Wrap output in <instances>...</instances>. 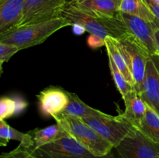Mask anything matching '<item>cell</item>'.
Instances as JSON below:
<instances>
[{
    "label": "cell",
    "instance_id": "cell-1",
    "mask_svg": "<svg viewBox=\"0 0 159 158\" xmlns=\"http://www.w3.org/2000/svg\"><path fill=\"white\" fill-rule=\"evenodd\" d=\"M66 26L69 20L61 16L47 21L16 27L0 34V42L10 43L20 50L27 49L43 43L52 34Z\"/></svg>",
    "mask_w": 159,
    "mask_h": 158
},
{
    "label": "cell",
    "instance_id": "cell-2",
    "mask_svg": "<svg viewBox=\"0 0 159 158\" xmlns=\"http://www.w3.org/2000/svg\"><path fill=\"white\" fill-rule=\"evenodd\" d=\"M61 16L69 20L71 26L74 24L80 25L90 34L104 40L108 37L120 40L128 34L127 26L116 16L104 18L91 15L75 7L69 2L65 6Z\"/></svg>",
    "mask_w": 159,
    "mask_h": 158
},
{
    "label": "cell",
    "instance_id": "cell-3",
    "mask_svg": "<svg viewBox=\"0 0 159 158\" xmlns=\"http://www.w3.org/2000/svg\"><path fill=\"white\" fill-rule=\"evenodd\" d=\"M53 118L56 123L63 127L70 136L96 156H107L114 148L109 141L87 125L82 119L67 116L62 112L55 115Z\"/></svg>",
    "mask_w": 159,
    "mask_h": 158
},
{
    "label": "cell",
    "instance_id": "cell-4",
    "mask_svg": "<svg viewBox=\"0 0 159 158\" xmlns=\"http://www.w3.org/2000/svg\"><path fill=\"white\" fill-rule=\"evenodd\" d=\"M31 152L38 158H114L111 153L96 156L70 135Z\"/></svg>",
    "mask_w": 159,
    "mask_h": 158
},
{
    "label": "cell",
    "instance_id": "cell-5",
    "mask_svg": "<svg viewBox=\"0 0 159 158\" xmlns=\"http://www.w3.org/2000/svg\"><path fill=\"white\" fill-rule=\"evenodd\" d=\"M115 149L120 158H159V144L136 127L132 128Z\"/></svg>",
    "mask_w": 159,
    "mask_h": 158
},
{
    "label": "cell",
    "instance_id": "cell-6",
    "mask_svg": "<svg viewBox=\"0 0 159 158\" xmlns=\"http://www.w3.org/2000/svg\"><path fill=\"white\" fill-rule=\"evenodd\" d=\"M68 2V0H27L21 20L16 27L61 17Z\"/></svg>",
    "mask_w": 159,
    "mask_h": 158
},
{
    "label": "cell",
    "instance_id": "cell-7",
    "mask_svg": "<svg viewBox=\"0 0 159 158\" xmlns=\"http://www.w3.org/2000/svg\"><path fill=\"white\" fill-rule=\"evenodd\" d=\"M82 119L101 136L109 141L114 148L120 143L134 127L118 116L107 115L106 116L82 118Z\"/></svg>",
    "mask_w": 159,
    "mask_h": 158
},
{
    "label": "cell",
    "instance_id": "cell-8",
    "mask_svg": "<svg viewBox=\"0 0 159 158\" xmlns=\"http://www.w3.org/2000/svg\"><path fill=\"white\" fill-rule=\"evenodd\" d=\"M118 40L135 81L134 90L140 93L144 87L146 65L151 58V55L138 44L129 33Z\"/></svg>",
    "mask_w": 159,
    "mask_h": 158
},
{
    "label": "cell",
    "instance_id": "cell-9",
    "mask_svg": "<svg viewBox=\"0 0 159 158\" xmlns=\"http://www.w3.org/2000/svg\"><path fill=\"white\" fill-rule=\"evenodd\" d=\"M116 18L127 26L128 33L151 56L158 54L155 36V27L152 23L138 16L118 12Z\"/></svg>",
    "mask_w": 159,
    "mask_h": 158
},
{
    "label": "cell",
    "instance_id": "cell-10",
    "mask_svg": "<svg viewBox=\"0 0 159 158\" xmlns=\"http://www.w3.org/2000/svg\"><path fill=\"white\" fill-rule=\"evenodd\" d=\"M39 111L45 117H52L65 111L69 102L68 91L63 88L50 86L39 93Z\"/></svg>",
    "mask_w": 159,
    "mask_h": 158
},
{
    "label": "cell",
    "instance_id": "cell-11",
    "mask_svg": "<svg viewBox=\"0 0 159 158\" xmlns=\"http://www.w3.org/2000/svg\"><path fill=\"white\" fill-rule=\"evenodd\" d=\"M123 99L125 104V109L122 113L118 115V116L134 127L139 129L145 116L147 103L134 89L129 91Z\"/></svg>",
    "mask_w": 159,
    "mask_h": 158
},
{
    "label": "cell",
    "instance_id": "cell-12",
    "mask_svg": "<svg viewBox=\"0 0 159 158\" xmlns=\"http://www.w3.org/2000/svg\"><path fill=\"white\" fill-rule=\"evenodd\" d=\"M68 2L91 15L113 18L119 12L121 0H68Z\"/></svg>",
    "mask_w": 159,
    "mask_h": 158
},
{
    "label": "cell",
    "instance_id": "cell-13",
    "mask_svg": "<svg viewBox=\"0 0 159 158\" xmlns=\"http://www.w3.org/2000/svg\"><path fill=\"white\" fill-rule=\"evenodd\" d=\"M140 95L159 115V74L152 59L146 65L144 87Z\"/></svg>",
    "mask_w": 159,
    "mask_h": 158
},
{
    "label": "cell",
    "instance_id": "cell-14",
    "mask_svg": "<svg viewBox=\"0 0 159 158\" xmlns=\"http://www.w3.org/2000/svg\"><path fill=\"white\" fill-rule=\"evenodd\" d=\"M27 0H0V34L20 23Z\"/></svg>",
    "mask_w": 159,
    "mask_h": 158
},
{
    "label": "cell",
    "instance_id": "cell-15",
    "mask_svg": "<svg viewBox=\"0 0 159 158\" xmlns=\"http://www.w3.org/2000/svg\"><path fill=\"white\" fill-rule=\"evenodd\" d=\"M105 46L107 51V55L110 56L113 59L115 64L124 76L126 81L134 88L136 85L135 81L127 64V59L121 49L119 40L113 37H107L105 39Z\"/></svg>",
    "mask_w": 159,
    "mask_h": 158
},
{
    "label": "cell",
    "instance_id": "cell-16",
    "mask_svg": "<svg viewBox=\"0 0 159 158\" xmlns=\"http://www.w3.org/2000/svg\"><path fill=\"white\" fill-rule=\"evenodd\" d=\"M119 12L138 16L152 23L157 28V20L148 0H121Z\"/></svg>",
    "mask_w": 159,
    "mask_h": 158
},
{
    "label": "cell",
    "instance_id": "cell-17",
    "mask_svg": "<svg viewBox=\"0 0 159 158\" xmlns=\"http://www.w3.org/2000/svg\"><path fill=\"white\" fill-rule=\"evenodd\" d=\"M68 94L69 97V102L65 111L62 112L64 114L79 119L94 116H106L108 115L103 112L90 107L83 101L81 100L75 93L68 91Z\"/></svg>",
    "mask_w": 159,
    "mask_h": 158
},
{
    "label": "cell",
    "instance_id": "cell-18",
    "mask_svg": "<svg viewBox=\"0 0 159 158\" xmlns=\"http://www.w3.org/2000/svg\"><path fill=\"white\" fill-rule=\"evenodd\" d=\"M30 133L34 140V147L30 150H37L61 138L69 136L68 132L57 123L43 129L37 128L33 131H30Z\"/></svg>",
    "mask_w": 159,
    "mask_h": 158
},
{
    "label": "cell",
    "instance_id": "cell-19",
    "mask_svg": "<svg viewBox=\"0 0 159 158\" xmlns=\"http://www.w3.org/2000/svg\"><path fill=\"white\" fill-rule=\"evenodd\" d=\"M10 139L19 141L26 149L34 148V140L30 132L23 133L10 126L5 120H0V145L6 147Z\"/></svg>",
    "mask_w": 159,
    "mask_h": 158
},
{
    "label": "cell",
    "instance_id": "cell-20",
    "mask_svg": "<svg viewBox=\"0 0 159 158\" xmlns=\"http://www.w3.org/2000/svg\"><path fill=\"white\" fill-rule=\"evenodd\" d=\"M139 129L153 142L159 144V115L148 104Z\"/></svg>",
    "mask_w": 159,
    "mask_h": 158
},
{
    "label": "cell",
    "instance_id": "cell-21",
    "mask_svg": "<svg viewBox=\"0 0 159 158\" xmlns=\"http://www.w3.org/2000/svg\"><path fill=\"white\" fill-rule=\"evenodd\" d=\"M27 103L21 99L2 97L0 100V120L11 118L26 108Z\"/></svg>",
    "mask_w": 159,
    "mask_h": 158
},
{
    "label": "cell",
    "instance_id": "cell-22",
    "mask_svg": "<svg viewBox=\"0 0 159 158\" xmlns=\"http://www.w3.org/2000/svg\"><path fill=\"white\" fill-rule=\"evenodd\" d=\"M108 58L111 75L112 77H113V81H114L116 88H117V90L120 91L121 95H122V98H124L129 91H131L132 89H134V87L132 86L131 85H130V84L126 81L125 77L123 75V74L121 73V71H120L119 68H118L117 67H116V65L115 64L113 59H112L110 56H108Z\"/></svg>",
    "mask_w": 159,
    "mask_h": 158
},
{
    "label": "cell",
    "instance_id": "cell-23",
    "mask_svg": "<svg viewBox=\"0 0 159 158\" xmlns=\"http://www.w3.org/2000/svg\"><path fill=\"white\" fill-rule=\"evenodd\" d=\"M20 49L16 46L10 43L0 42V68L1 73H2V64L5 62H8L9 59L15 54H16Z\"/></svg>",
    "mask_w": 159,
    "mask_h": 158
},
{
    "label": "cell",
    "instance_id": "cell-24",
    "mask_svg": "<svg viewBox=\"0 0 159 158\" xmlns=\"http://www.w3.org/2000/svg\"><path fill=\"white\" fill-rule=\"evenodd\" d=\"M1 158H38L31 152L30 150L20 145L13 150L8 153H3Z\"/></svg>",
    "mask_w": 159,
    "mask_h": 158
},
{
    "label": "cell",
    "instance_id": "cell-25",
    "mask_svg": "<svg viewBox=\"0 0 159 158\" xmlns=\"http://www.w3.org/2000/svg\"><path fill=\"white\" fill-rule=\"evenodd\" d=\"M88 45L91 48H99L102 46H105V40L97 36L90 34L87 40Z\"/></svg>",
    "mask_w": 159,
    "mask_h": 158
},
{
    "label": "cell",
    "instance_id": "cell-26",
    "mask_svg": "<svg viewBox=\"0 0 159 158\" xmlns=\"http://www.w3.org/2000/svg\"><path fill=\"white\" fill-rule=\"evenodd\" d=\"M149 4H150L151 8H152V12H153V13L155 14V17H156L157 28H159V6L153 4V3H151L150 2H149Z\"/></svg>",
    "mask_w": 159,
    "mask_h": 158
},
{
    "label": "cell",
    "instance_id": "cell-27",
    "mask_svg": "<svg viewBox=\"0 0 159 158\" xmlns=\"http://www.w3.org/2000/svg\"><path fill=\"white\" fill-rule=\"evenodd\" d=\"M73 27V32L76 35H81L85 32V29L82 26L78 24H74L71 26Z\"/></svg>",
    "mask_w": 159,
    "mask_h": 158
},
{
    "label": "cell",
    "instance_id": "cell-28",
    "mask_svg": "<svg viewBox=\"0 0 159 158\" xmlns=\"http://www.w3.org/2000/svg\"><path fill=\"white\" fill-rule=\"evenodd\" d=\"M151 59H152V60L153 61L154 64H155V68H156L157 71H158L159 74V54L151 56Z\"/></svg>",
    "mask_w": 159,
    "mask_h": 158
},
{
    "label": "cell",
    "instance_id": "cell-29",
    "mask_svg": "<svg viewBox=\"0 0 159 158\" xmlns=\"http://www.w3.org/2000/svg\"><path fill=\"white\" fill-rule=\"evenodd\" d=\"M155 40H156L157 48H158V54H159V28H155Z\"/></svg>",
    "mask_w": 159,
    "mask_h": 158
},
{
    "label": "cell",
    "instance_id": "cell-30",
    "mask_svg": "<svg viewBox=\"0 0 159 158\" xmlns=\"http://www.w3.org/2000/svg\"><path fill=\"white\" fill-rule=\"evenodd\" d=\"M151 3H153V4L159 6V0H148Z\"/></svg>",
    "mask_w": 159,
    "mask_h": 158
}]
</instances>
